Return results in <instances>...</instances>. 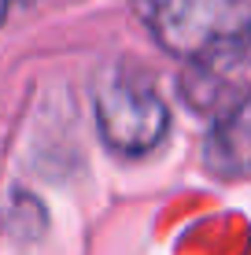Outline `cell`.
Segmentation results:
<instances>
[{"label":"cell","mask_w":251,"mask_h":255,"mask_svg":"<svg viewBox=\"0 0 251 255\" xmlns=\"http://www.w3.org/2000/svg\"><path fill=\"white\" fill-rule=\"evenodd\" d=\"M170 111L144 78L115 74L96 85V129L118 155H144L167 137Z\"/></svg>","instance_id":"cell-2"},{"label":"cell","mask_w":251,"mask_h":255,"mask_svg":"<svg viewBox=\"0 0 251 255\" xmlns=\"http://www.w3.org/2000/svg\"><path fill=\"white\" fill-rule=\"evenodd\" d=\"M181 100L211 119L251 100V26L188 59L181 70Z\"/></svg>","instance_id":"cell-3"},{"label":"cell","mask_w":251,"mask_h":255,"mask_svg":"<svg viewBox=\"0 0 251 255\" xmlns=\"http://www.w3.org/2000/svg\"><path fill=\"white\" fill-rule=\"evenodd\" d=\"M203 163L222 178L251 170V100L214 119L203 144Z\"/></svg>","instance_id":"cell-4"},{"label":"cell","mask_w":251,"mask_h":255,"mask_svg":"<svg viewBox=\"0 0 251 255\" xmlns=\"http://www.w3.org/2000/svg\"><path fill=\"white\" fill-rule=\"evenodd\" d=\"M129 4L163 48L185 59L251 26V0H129Z\"/></svg>","instance_id":"cell-1"}]
</instances>
